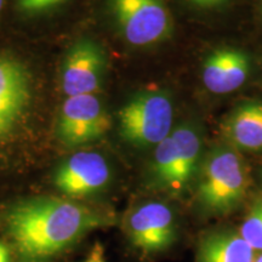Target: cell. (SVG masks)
I'll list each match as a JSON object with an SVG mask.
<instances>
[{"label": "cell", "mask_w": 262, "mask_h": 262, "mask_svg": "<svg viewBox=\"0 0 262 262\" xmlns=\"http://www.w3.org/2000/svg\"><path fill=\"white\" fill-rule=\"evenodd\" d=\"M118 221L114 211L94 203L27 195L0 211V234L11 248L14 262H61L91 233Z\"/></svg>", "instance_id": "cell-1"}, {"label": "cell", "mask_w": 262, "mask_h": 262, "mask_svg": "<svg viewBox=\"0 0 262 262\" xmlns=\"http://www.w3.org/2000/svg\"><path fill=\"white\" fill-rule=\"evenodd\" d=\"M249 173L239 150L229 145L212 148L195 180V201L204 214L225 216L233 212L247 195Z\"/></svg>", "instance_id": "cell-2"}, {"label": "cell", "mask_w": 262, "mask_h": 262, "mask_svg": "<svg viewBox=\"0 0 262 262\" xmlns=\"http://www.w3.org/2000/svg\"><path fill=\"white\" fill-rule=\"evenodd\" d=\"M202 164L198 130L181 124L155 147L147 169V187L170 196H181L195 183Z\"/></svg>", "instance_id": "cell-3"}, {"label": "cell", "mask_w": 262, "mask_h": 262, "mask_svg": "<svg viewBox=\"0 0 262 262\" xmlns=\"http://www.w3.org/2000/svg\"><path fill=\"white\" fill-rule=\"evenodd\" d=\"M127 250L139 262H152L178 243L180 226L171 205L149 199L133 205L122 219Z\"/></svg>", "instance_id": "cell-4"}, {"label": "cell", "mask_w": 262, "mask_h": 262, "mask_svg": "<svg viewBox=\"0 0 262 262\" xmlns=\"http://www.w3.org/2000/svg\"><path fill=\"white\" fill-rule=\"evenodd\" d=\"M118 118L124 141L137 148H155L172 131V101L165 91H143L124 104Z\"/></svg>", "instance_id": "cell-5"}, {"label": "cell", "mask_w": 262, "mask_h": 262, "mask_svg": "<svg viewBox=\"0 0 262 262\" xmlns=\"http://www.w3.org/2000/svg\"><path fill=\"white\" fill-rule=\"evenodd\" d=\"M114 171L108 159L96 150H80L64 158L51 172V186L62 198L88 202L106 193Z\"/></svg>", "instance_id": "cell-6"}, {"label": "cell", "mask_w": 262, "mask_h": 262, "mask_svg": "<svg viewBox=\"0 0 262 262\" xmlns=\"http://www.w3.org/2000/svg\"><path fill=\"white\" fill-rule=\"evenodd\" d=\"M123 38L133 47H149L170 37L172 19L165 0H110Z\"/></svg>", "instance_id": "cell-7"}, {"label": "cell", "mask_w": 262, "mask_h": 262, "mask_svg": "<svg viewBox=\"0 0 262 262\" xmlns=\"http://www.w3.org/2000/svg\"><path fill=\"white\" fill-rule=\"evenodd\" d=\"M111 118L96 95L66 98L58 114L56 135L64 146H84L101 139L111 127Z\"/></svg>", "instance_id": "cell-8"}, {"label": "cell", "mask_w": 262, "mask_h": 262, "mask_svg": "<svg viewBox=\"0 0 262 262\" xmlns=\"http://www.w3.org/2000/svg\"><path fill=\"white\" fill-rule=\"evenodd\" d=\"M32 100L31 75L24 63L0 56V143L8 140L28 111Z\"/></svg>", "instance_id": "cell-9"}, {"label": "cell", "mask_w": 262, "mask_h": 262, "mask_svg": "<svg viewBox=\"0 0 262 262\" xmlns=\"http://www.w3.org/2000/svg\"><path fill=\"white\" fill-rule=\"evenodd\" d=\"M106 56L91 39L78 40L70 49L62 67V90L70 96L95 94L102 84Z\"/></svg>", "instance_id": "cell-10"}, {"label": "cell", "mask_w": 262, "mask_h": 262, "mask_svg": "<svg viewBox=\"0 0 262 262\" xmlns=\"http://www.w3.org/2000/svg\"><path fill=\"white\" fill-rule=\"evenodd\" d=\"M250 73L248 55L234 48L216 49L205 57L201 77L205 89L215 95H227L243 86Z\"/></svg>", "instance_id": "cell-11"}, {"label": "cell", "mask_w": 262, "mask_h": 262, "mask_svg": "<svg viewBox=\"0 0 262 262\" xmlns=\"http://www.w3.org/2000/svg\"><path fill=\"white\" fill-rule=\"evenodd\" d=\"M222 134L237 150H262V101L239 104L222 123Z\"/></svg>", "instance_id": "cell-12"}, {"label": "cell", "mask_w": 262, "mask_h": 262, "mask_svg": "<svg viewBox=\"0 0 262 262\" xmlns=\"http://www.w3.org/2000/svg\"><path fill=\"white\" fill-rule=\"evenodd\" d=\"M256 254L239 232L219 229L201 238L195 262H255Z\"/></svg>", "instance_id": "cell-13"}, {"label": "cell", "mask_w": 262, "mask_h": 262, "mask_svg": "<svg viewBox=\"0 0 262 262\" xmlns=\"http://www.w3.org/2000/svg\"><path fill=\"white\" fill-rule=\"evenodd\" d=\"M238 232L256 253H262V199L251 206Z\"/></svg>", "instance_id": "cell-14"}, {"label": "cell", "mask_w": 262, "mask_h": 262, "mask_svg": "<svg viewBox=\"0 0 262 262\" xmlns=\"http://www.w3.org/2000/svg\"><path fill=\"white\" fill-rule=\"evenodd\" d=\"M63 0H17L19 9L27 14H37V12L47 11L54 8Z\"/></svg>", "instance_id": "cell-15"}, {"label": "cell", "mask_w": 262, "mask_h": 262, "mask_svg": "<svg viewBox=\"0 0 262 262\" xmlns=\"http://www.w3.org/2000/svg\"><path fill=\"white\" fill-rule=\"evenodd\" d=\"M79 262H107L106 255H104V248L101 243H95L90 248L89 253L86 254L83 260Z\"/></svg>", "instance_id": "cell-16"}, {"label": "cell", "mask_w": 262, "mask_h": 262, "mask_svg": "<svg viewBox=\"0 0 262 262\" xmlns=\"http://www.w3.org/2000/svg\"><path fill=\"white\" fill-rule=\"evenodd\" d=\"M0 262H14L11 248L2 237H0Z\"/></svg>", "instance_id": "cell-17"}, {"label": "cell", "mask_w": 262, "mask_h": 262, "mask_svg": "<svg viewBox=\"0 0 262 262\" xmlns=\"http://www.w3.org/2000/svg\"><path fill=\"white\" fill-rule=\"evenodd\" d=\"M192 4H194L199 8H205V9H212L217 8L222 4H225L227 0H189Z\"/></svg>", "instance_id": "cell-18"}, {"label": "cell", "mask_w": 262, "mask_h": 262, "mask_svg": "<svg viewBox=\"0 0 262 262\" xmlns=\"http://www.w3.org/2000/svg\"><path fill=\"white\" fill-rule=\"evenodd\" d=\"M255 262H262V253H257L255 257Z\"/></svg>", "instance_id": "cell-19"}, {"label": "cell", "mask_w": 262, "mask_h": 262, "mask_svg": "<svg viewBox=\"0 0 262 262\" xmlns=\"http://www.w3.org/2000/svg\"><path fill=\"white\" fill-rule=\"evenodd\" d=\"M3 3H4V0H0V11H2V8H3Z\"/></svg>", "instance_id": "cell-20"}, {"label": "cell", "mask_w": 262, "mask_h": 262, "mask_svg": "<svg viewBox=\"0 0 262 262\" xmlns=\"http://www.w3.org/2000/svg\"><path fill=\"white\" fill-rule=\"evenodd\" d=\"M261 176H262V173H261Z\"/></svg>", "instance_id": "cell-21"}, {"label": "cell", "mask_w": 262, "mask_h": 262, "mask_svg": "<svg viewBox=\"0 0 262 262\" xmlns=\"http://www.w3.org/2000/svg\"><path fill=\"white\" fill-rule=\"evenodd\" d=\"M261 2H262V0H261Z\"/></svg>", "instance_id": "cell-22"}]
</instances>
